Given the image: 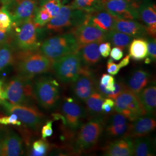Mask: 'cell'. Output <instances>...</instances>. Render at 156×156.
<instances>
[{
  "label": "cell",
  "instance_id": "6da1fadb",
  "mask_svg": "<svg viewBox=\"0 0 156 156\" xmlns=\"http://www.w3.org/2000/svg\"><path fill=\"white\" fill-rule=\"evenodd\" d=\"M52 62L42 54L39 49L17 51L13 64L16 75L33 79L35 76L52 70Z\"/></svg>",
  "mask_w": 156,
  "mask_h": 156
},
{
  "label": "cell",
  "instance_id": "7a4b0ae2",
  "mask_svg": "<svg viewBox=\"0 0 156 156\" xmlns=\"http://www.w3.org/2000/svg\"><path fill=\"white\" fill-rule=\"evenodd\" d=\"M33 79L16 75L4 85L0 100H6L13 105H33L36 101L34 93Z\"/></svg>",
  "mask_w": 156,
  "mask_h": 156
},
{
  "label": "cell",
  "instance_id": "3957f363",
  "mask_svg": "<svg viewBox=\"0 0 156 156\" xmlns=\"http://www.w3.org/2000/svg\"><path fill=\"white\" fill-rule=\"evenodd\" d=\"M79 45L73 34L68 31L45 40L39 50L52 62L62 56L76 51Z\"/></svg>",
  "mask_w": 156,
  "mask_h": 156
},
{
  "label": "cell",
  "instance_id": "277c9868",
  "mask_svg": "<svg viewBox=\"0 0 156 156\" xmlns=\"http://www.w3.org/2000/svg\"><path fill=\"white\" fill-rule=\"evenodd\" d=\"M35 100L46 110L54 109L60 99V85L50 76H39L33 82Z\"/></svg>",
  "mask_w": 156,
  "mask_h": 156
},
{
  "label": "cell",
  "instance_id": "5b68a950",
  "mask_svg": "<svg viewBox=\"0 0 156 156\" xmlns=\"http://www.w3.org/2000/svg\"><path fill=\"white\" fill-rule=\"evenodd\" d=\"M105 118L93 117L79 128L75 140L74 150L78 153L88 151L96 145L104 129Z\"/></svg>",
  "mask_w": 156,
  "mask_h": 156
},
{
  "label": "cell",
  "instance_id": "8992f818",
  "mask_svg": "<svg viewBox=\"0 0 156 156\" xmlns=\"http://www.w3.org/2000/svg\"><path fill=\"white\" fill-rule=\"evenodd\" d=\"M88 13L73 8L70 5H62L58 13L46 24V28L57 33L66 32V31L68 32L83 23Z\"/></svg>",
  "mask_w": 156,
  "mask_h": 156
},
{
  "label": "cell",
  "instance_id": "52a82bcc",
  "mask_svg": "<svg viewBox=\"0 0 156 156\" xmlns=\"http://www.w3.org/2000/svg\"><path fill=\"white\" fill-rule=\"evenodd\" d=\"M83 66L78 51L62 56L53 62L52 69L64 83H72L78 78Z\"/></svg>",
  "mask_w": 156,
  "mask_h": 156
},
{
  "label": "cell",
  "instance_id": "ba28073f",
  "mask_svg": "<svg viewBox=\"0 0 156 156\" xmlns=\"http://www.w3.org/2000/svg\"><path fill=\"white\" fill-rule=\"evenodd\" d=\"M0 103L9 114H15L18 119L31 129L38 131L45 121V115L34 105H13L6 100Z\"/></svg>",
  "mask_w": 156,
  "mask_h": 156
},
{
  "label": "cell",
  "instance_id": "9c48e42d",
  "mask_svg": "<svg viewBox=\"0 0 156 156\" xmlns=\"http://www.w3.org/2000/svg\"><path fill=\"white\" fill-rule=\"evenodd\" d=\"M115 101V111L122 114L131 122L147 115L138 95L128 89L122 92Z\"/></svg>",
  "mask_w": 156,
  "mask_h": 156
},
{
  "label": "cell",
  "instance_id": "30bf717a",
  "mask_svg": "<svg viewBox=\"0 0 156 156\" xmlns=\"http://www.w3.org/2000/svg\"><path fill=\"white\" fill-rule=\"evenodd\" d=\"M15 35L14 46L17 51H27L39 49L38 27L33 19L15 26Z\"/></svg>",
  "mask_w": 156,
  "mask_h": 156
},
{
  "label": "cell",
  "instance_id": "8fae6325",
  "mask_svg": "<svg viewBox=\"0 0 156 156\" xmlns=\"http://www.w3.org/2000/svg\"><path fill=\"white\" fill-rule=\"evenodd\" d=\"M60 114L55 117L62 119L63 123L71 131H76L83 124L87 112L83 107L71 98H67L62 103Z\"/></svg>",
  "mask_w": 156,
  "mask_h": 156
},
{
  "label": "cell",
  "instance_id": "7c38bea8",
  "mask_svg": "<svg viewBox=\"0 0 156 156\" xmlns=\"http://www.w3.org/2000/svg\"><path fill=\"white\" fill-rule=\"evenodd\" d=\"M97 82L89 67L83 66L78 78L72 83V91L75 97L84 102L97 90Z\"/></svg>",
  "mask_w": 156,
  "mask_h": 156
},
{
  "label": "cell",
  "instance_id": "4fadbf2b",
  "mask_svg": "<svg viewBox=\"0 0 156 156\" xmlns=\"http://www.w3.org/2000/svg\"><path fill=\"white\" fill-rule=\"evenodd\" d=\"M137 0H104V8L113 16L126 20L139 19Z\"/></svg>",
  "mask_w": 156,
  "mask_h": 156
},
{
  "label": "cell",
  "instance_id": "5bb4252c",
  "mask_svg": "<svg viewBox=\"0 0 156 156\" xmlns=\"http://www.w3.org/2000/svg\"><path fill=\"white\" fill-rule=\"evenodd\" d=\"M37 4V0H15L6 5L13 20V27L33 19L38 8Z\"/></svg>",
  "mask_w": 156,
  "mask_h": 156
},
{
  "label": "cell",
  "instance_id": "9a60e30c",
  "mask_svg": "<svg viewBox=\"0 0 156 156\" xmlns=\"http://www.w3.org/2000/svg\"><path fill=\"white\" fill-rule=\"evenodd\" d=\"M106 117L104 129L106 136L112 139L128 137L132 122L128 119L115 111Z\"/></svg>",
  "mask_w": 156,
  "mask_h": 156
},
{
  "label": "cell",
  "instance_id": "2e32d148",
  "mask_svg": "<svg viewBox=\"0 0 156 156\" xmlns=\"http://www.w3.org/2000/svg\"><path fill=\"white\" fill-rule=\"evenodd\" d=\"M69 31L74 35L79 46L91 42L102 43L105 41L106 32L87 23L84 22Z\"/></svg>",
  "mask_w": 156,
  "mask_h": 156
},
{
  "label": "cell",
  "instance_id": "e0dca14e",
  "mask_svg": "<svg viewBox=\"0 0 156 156\" xmlns=\"http://www.w3.org/2000/svg\"><path fill=\"white\" fill-rule=\"evenodd\" d=\"M23 153L22 138L11 129L1 133V156H19Z\"/></svg>",
  "mask_w": 156,
  "mask_h": 156
},
{
  "label": "cell",
  "instance_id": "ac0fdd59",
  "mask_svg": "<svg viewBox=\"0 0 156 156\" xmlns=\"http://www.w3.org/2000/svg\"><path fill=\"white\" fill-rule=\"evenodd\" d=\"M139 19L144 23L147 35L153 38L156 35V8L151 0H142L139 8Z\"/></svg>",
  "mask_w": 156,
  "mask_h": 156
},
{
  "label": "cell",
  "instance_id": "d6986e66",
  "mask_svg": "<svg viewBox=\"0 0 156 156\" xmlns=\"http://www.w3.org/2000/svg\"><path fill=\"white\" fill-rule=\"evenodd\" d=\"M104 156H134L132 138L122 137L110 142L104 149Z\"/></svg>",
  "mask_w": 156,
  "mask_h": 156
},
{
  "label": "cell",
  "instance_id": "ffe728a7",
  "mask_svg": "<svg viewBox=\"0 0 156 156\" xmlns=\"http://www.w3.org/2000/svg\"><path fill=\"white\" fill-rule=\"evenodd\" d=\"M156 127V122L154 116L147 115L140 116L131 123L128 137L134 138L147 136Z\"/></svg>",
  "mask_w": 156,
  "mask_h": 156
},
{
  "label": "cell",
  "instance_id": "44dd1931",
  "mask_svg": "<svg viewBox=\"0 0 156 156\" xmlns=\"http://www.w3.org/2000/svg\"><path fill=\"white\" fill-rule=\"evenodd\" d=\"M113 29L133 38H144L148 35L145 26L134 20L116 18Z\"/></svg>",
  "mask_w": 156,
  "mask_h": 156
},
{
  "label": "cell",
  "instance_id": "7402d4cb",
  "mask_svg": "<svg viewBox=\"0 0 156 156\" xmlns=\"http://www.w3.org/2000/svg\"><path fill=\"white\" fill-rule=\"evenodd\" d=\"M116 17L113 16L105 9L89 13L84 23L94 26L101 30L108 32L113 29Z\"/></svg>",
  "mask_w": 156,
  "mask_h": 156
},
{
  "label": "cell",
  "instance_id": "603a6c76",
  "mask_svg": "<svg viewBox=\"0 0 156 156\" xmlns=\"http://www.w3.org/2000/svg\"><path fill=\"white\" fill-rule=\"evenodd\" d=\"M100 44L96 42L79 46L77 51L83 66H93L100 62L101 56L98 49Z\"/></svg>",
  "mask_w": 156,
  "mask_h": 156
},
{
  "label": "cell",
  "instance_id": "cb8c5ba5",
  "mask_svg": "<svg viewBox=\"0 0 156 156\" xmlns=\"http://www.w3.org/2000/svg\"><path fill=\"white\" fill-rule=\"evenodd\" d=\"M150 80L149 73L144 69H138L131 73L126 84L128 89L138 95L149 83Z\"/></svg>",
  "mask_w": 156,
  "mask_h": 156
},
{
  "label": "cell",
  "instance_id": "d4e9b609",
  "mask_svg": "<svg viewBox=\"0 0 156 156\" xmlns=\"http://www.w3.org/2000/svg\"><path fill=\"white\" fill-rule=\"evenodd\" d=\"M147 115L154 116L156 113V87L155 83L144 88L138 94Z\"/></svg>",
  "mask_w": 156,
  "mask_h": 156
},
{
  "label": "cell",
  "instance_id": "484cf974",
  "mask_svg": "<svg viewBox=\"0 0 156 156\" xmlns=\"http://www.w3.org/2000/svg\"><path fill=\"white\" fill-rule=\"evenodd\" d=\"M134 155L152 156L155 154V147L153 140L149 137L141 136L132 138Z\"/></svg>",
  "mask_w": 156,
  "mask_h": 156
},
{
  "label": "cell",
  "instance_id": "4316f807",
  "mask_svg": "<svg viewBox=\"0 0 156 156\" xmlns=\"http://www.w3.org/2000/svg\"><path fill=\"white\" fill-rule=\"evenodd\" d=\"M16 51L12 41L0 46V73L13 66Z\"/></svg>",
  "mask_w": 156,
  "mask_h": 156
},
{
  "label": "cell",
  "instance_id": "83f0119b",
  "mask_svg": "<svg viewBox=\"0 0 156 156\" xmlns=\"http://www.w3.org/2000/svg\"><path fill=\"white\" fill-rule=\"evenodd\" d=\"M129 56L135 61H141L147 57V43L144 38L133 39L128 46Z\"/></svg>",
  "mask_w": 156,
  "mask_h": 156
},
{
  "label": "cell",
  "instance_id": "f1b7e54d",
  "mask_svg": "<svg viewBox=\"0 0 156 156\" xmlns=\"http://www.w3.org/2000/svg\"><path fill=\"white\" fill-rule=\"evenodd\" d=\"M104 100V96L96 91H94L84 101L86 112L94 117L104 116V115L102 109V105Z\"/></svg>",
  "mask_w": 156,
  "mask_h": 156
},
{
  "label": "cell",
  "instance_id": "f546056e",
  "mask_svg": "<svg viewBox=\"0 0 156 156\" xmlns=\"http://www.w3.org/2000/svg\"><path fill=\"white\" fill-rule=\"evenodd\" d=\"M133 39V37L114 29L106 32L105 41L109 42L111 45L123 50L128 48Z\"/></svg>",
  "mask_w": 156,
  "mask_h": 156
},
{
  "label": "cell",
  "instance_id": "4dcf8cb0",
  "mask_svg": "<svg viewBox=\"0 0 156 156\" xmlns=\"http://www.w3.org/2000/svg\"><path fill=\"white\" fill-rule=\"evenodd\" d=\"M104 0H73L70 5L73 8L91 13L104 9Z\"/></svg>",
  "mask_w": 156,
  "mask_h": 156
},
{
  "label": "cell",
  "instance_id": "1f68e13d",
  "mask_svg": "<svg viewBox=\"0 0 156 156\" xmlns=\"http://www.w3.org/2000/svg\"><path fill=\"white\" fill-rule=\"evenodd\" d=\"M13 26V22L7 6L4 5L0 8V31L9 32Z\"/></svg>",
  "mask_w": 156,
  "mask_h": 156
},
{
  "label": "cell",
  "instance_id": "d6a6232c",
  "mask_svg": "<svg viewBox=\"0 0 156 156\" xmlns=\"http://www.w3.org/2000/svg\"><path fill=\"white\" fill-rule=\"evenodd\" d=\"M50 150V145L46 139H40L35 141L32 145L30 156H46Z\"/></svg>",
  "mask_w": 156,
  "mask_h": 156
},
{
  "label": "cell",
  "instance_id": "836d02e7",
  "mask_svg": "<svg viewBox=\"0 0 156 156\" xmlns=\"http://www.w3.org/2000/svg\"><path fill=\"white\" fill-rule=\"evenodd\" d=\"M51 19L50 13L45 8L40 6L38 8L33 18L34 22L38 28H42L46 26Z\"/></svg>",
  "mask_w": 156,
  "mask_h": 156
},
{
  "label": "cell",
  "instance_id": "e575fe53",
  "mask_svg": "<svg viewBox=\"0 0 156 156\" xmlns=\"http://www.w3.org/2000/svg\"><path fill=\"white\" fill-rule=\"evenodd\" d=\"M41 6L49 12L51 18L55 16L60 11L62 7V0H48L45 1Z\"/></svg>",
  "mask_w": 156,
  "mask_h": 156
},
{
  "label": "cell",
  "instance_id": "d590c367",
  "mask_svg": "<svg viewBox=\"0 0 156 156\" xmlns=\"http://www.w3.org/2000/svg\"><path fill=\"white\" fill-rule=\"evenodd\" d=\"M146 41L147 43V57L151 61L155 62L156 60V38L149 37Z\"/></svg>",
  "mask_w": 156,
  "mask_h": 156
},
{
  "label": "cell",
  "instance_id": "8d00e7d4",
  "mask_svg": "<svg viewBox=\"0 0 156 156\" xmlns=\"http://www.w3.org/2000/svg\"><path fill=\"white\" fill-rule=\"evenodd\" d=\"M0 124L2 125H15L20 126L22 122L18 119L16 115L11 114L9 116H4L0 117Z\"/></svg>",
  "mask_w": 156,
  "mask_h": 156
},
{
  "label": "cell",
  "instance_id": "74e56055",
  "mask_svg": "<svg viewBox=\"0 0 156 156\" xmlns=\"http://www.w3.org/2000/svg\"><path fill=\"white\" fill-rule=\"evenodd\" d=\"M102 109L104 115L106 116L115 112V101L112 98H106L104 101L102 105Z\"/></svg>",
  "mask_w": 156,
  "mask_h": 156
},
{
  "label": "cell",
  "instance_id": "f35d334b",
  "mask_svg": "<svg viewBox=\"0 0 156 156\" xmlns=\"http://www.w3.org/2000/svg\"><path fill=\"white\" fill-rule=\"evenodd\" d=\"M53 122L51 120L48 121L45 125L42 127L41 130L42 138L46 139V138L50 137L53 134V130L52 128Z\"/></svg>",
  "mask_w": 156,
  "mask_h": 156
},
{
  "label": "cell",
  "instance_id": "ab89813d",
  "mask_svg": "<svg viewBox=\"0 0 156 156\" xmlns=\"http://www.w3.org/2000/svg\"><path fill=\"white\" fill-rule=\"evenodd\" d=\"M111 44L109 42L101 43L98 48L101 56L104 58L108 57L111 50Z\"/></svg>",
  "mask_w": 156,
  "mask_h": 156
},
{
  "label": "cell",
  "instance_id": "60d3db41",
  "mask_svg": "<svg viewBox=\"0 0 156 156\" xmlns=\"http://www.w3.org/2000/svg\"><path fill=\"white\" fill-rule=\"evenodd\" d=\"M120 68L119 64L114 62V61L112 60L111 58L109 59L107 63V71L109 74L112 76H115L119 72Z\"/></svg>",
  "mask_w": 156,
  "mask_h": 156
},
{
  "label": "cell",
  "instance_id": "b9f144b4",
  "mask_svg": "<svg viewBox=\"0 0 156 156\" xmlns=\"http://www.w3.org/2000/svg\"><path fill=\"white\" fill-rule=\"evenodd\" d=\"M111 58L113 61H119L123 57V51L122 49L118 47H114L110 52Z\"/></svg>",
  "mask_w": 156,
  "mask_h": 156
},
{
  "label": "cell",
  "instance_id": "7bdbcfd3",
  "mask_svg": "<svg viewBox=\"0 0 156 156\" xmlns=\"http://www.w3.org/2000/svg\"><path fill=\"white\" fill-rule=\"evenodd\" d=\"M12 39L11 35L10 34V31L9 32H3L0 31V46L6 42L11 41Z\"/></svg>",
  "mask_w": 156,
  "mask_h": 156
},
{
  "label": "cell",
  "instance_id": "ee69618b",
  "mask_svg": "<svg viewBox=\"0 0 156 156\" xmlns=\"http://www.w3.org/2000/svg\"><path fill=\"white\" fill-rule=\"evenodd\" d=\"M129 60H130V57L129 55H127L118 64L120 68H122L123 67H126L127 66H128L129 63Z\"/></svg>",
  "mask_w": 156,
  "mask_h": 156
},
{
  "label": "cell",
  "instance_id": "f6af8a7d",
  "mask_svg": "<svg viewBox=\"0 0 156 156\" xmlns=\"http://www.w3.org/2000/svg\"><path fill=\"white\" fill-rule=\"evenodd\" d=\"M4 81L0 79V100L1 98V95L2 94V93L4 91Z\"/></svg>",
  "mask_w": 156,
  "mask_h": 156
},
{
  "label": "cell",
  "instance_id": "bcb514c9",
  "mask_svg": "<svg viewBox=\"0 0 156 156\" xmlns=\"http://www.w3.org/2000/svg\"><path fill=\"white\" fill-rule=\"evenodd\" d=\"M14 1H15V0H0V2L3 5H8L12 2H13Z\"/></svg>",
  "mask_w": 156,
  "mask_h": 156
},
{
  "label": "cell",
  "instance_id": "7dc6e473",
  "mask_svg": "<svg viewBox=\"0 0 156 156\" xmlns=\"http://www.w3.org/2000/svg\"><path fill=\"white\" fill-rule=\"evenodd\" d=\"M0 156H1V133L0 131Z\"/></svg>",
  "mask_w": 156,
  "mask_h": 156
},
{
  "label": "cell",
  "instance_id": "c3c4849f",
  "mask_svg": "<svg viewBox=\"0 0 156 156\" xmlns=\"http://www.w3.org/2000/svg\"><path fill=\"white\" fill-rule=\"evenodd\" d=\"M41 1V5H42L44 2H45V1H48V0H40Z\"/></svg>",
  "mask_w": 156,
  "mask_h": 156
}]
</instances>
